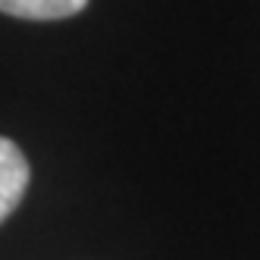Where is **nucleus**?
<instances>
[{
  "label": "nucleus",
  "mask_w": 260,
  "mask_h": 260,
  "mask_svg": "<svg viewBox=\"0 0 260 260\" xmlns=\"http://www.w3.org/2000/svg\"><path fill=\"white\" fill-rule=\"evenodd\" d=\"M28 160L19 151V144L0 135V222L22 204L28 188Z\"/></svg>",
  "instance_id": "nucleus-1"
},
{
  "label": "nucleus",
  "mask_w": 260,
  "mask_h": 260,
  "mask_svg": "<svg viewBox=\"0 0 260 260\" xmlns=\"http://www.w3.org/2000/svg\"><path fill=\"white\" fill-rule=\"evenodd\" d=\"M85 4L88 0H0V13L31 22H53L82 13Z\"/></svg>",
  "instance_id": "nucleus-2"
}]
</instances>
